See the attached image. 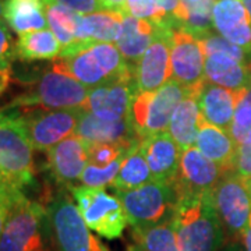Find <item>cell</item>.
I'll return each instance as SVG.
<instances>
[{"instance_id":"cell-32","label":"cell","mask_w":251,"mask_h":251,"mask_svg":"<svg viewBox=\"0 0 251 251\" xmlns=\"http://www.w3.org/2000/svg\"><path fill=\"white\" fill-rule=\"evenodd\" d=\"M123 158L125 156L119 158V159L113 161L112 163H109L108 166H103V168L88 163L87 168L82 172V175H81L80 181L82 183V186L91 188H105L108 186H113V183L117 177V173L120 171Z\"/></svg>"},{"instance_id":"cell-15","label":"cell","mask_w":251,"mask_h":251,"mask_svg":"<svg viewBox=\"0 0 251 251\" xmlns=\"http://www.w3.org/2000/svg\"><path fill=\"white\" fill-rule=\"evenodd\" d=\"M74 135L90 144H115L125 148H131L140 144V138L135 133L131 119L108 120L102 119L91 112H84Z\"/></svg>"},{"instance_id":"cell-31","label":"cell","mask_w":251,"mask_h":251,"mask_svg":"<svg viewBox=\"0 0 251 251\" xmlns=\"http://www.w3.org/2000/svg\"><path fill=\"white\" fill-rule=\"evenodd\" d=\"M229 135L236 145L251 144V97L249 90L242 91L237 106L234 110L233 120L229 128Z\"/></svg>"},{"instance_id":"cell-14","label":"cell","mask_w":251,"mask_h":251,"mask_svg":"<svg viewBox=\"0 0 251 251\" xmlns=\"http://www.w3.org/2000/svg\"><path fill=\"white\" fill-rule=\"evenodd\" d=\"M137 95L133 78L108 82L91 88L85 110L108 120L130 117L131 103Z\"/></svg>"},{"instance_id":"cell-28","label":"cell","mask_w":251,"mask_h":251,"mask_svg":"<svg viewBox=\"0 0 251 251\" xmlns=\"http://www.w3.org/2000/svg\"><path fill=\"white\" fill-rule=\"evenodd\" d=\"M214 6L215 0H201L196 3L183 1L177 14V28L186 29L198 39L214 32Z\"/></svg>"},{"instance_id":"cell-21","label":"cell","mask_w":251,"mask_h":251,"mask_svg":"<svg viewBox=\"0 0 251 251\" xmlns=\"http://www.w3.org/2000/svg\"><path fill=\"white\" fill-rule=\"evenodd\" d=\"M205 81L222 88L242 92L251 85V64L239 62L224 53L205 56Z\"/></svg>"},{"instance_id":"cell-18","label":"cell","mask_w":251,"mask_h":251,"mask_svg":"<svg viewBox=\"0 0 251 251\" xmlns=\"http://www.w3.org/2000/svg\"><path fill=\"white\" fill-rule=\"evenodd\" d=\"M140 150L150 166L153 180L172 181L176 179L181 150L168 131L143 138L140 141Z\"/></svg>"},{"instance_id":"cell-34","label":"cell","mask_w":251,"mask_h":251,"mask_svg":"<svg viewBox=\"0 0 251 251\" xmlns=\"http://www.w3.org/2000/svg\"><path fill=\"white\" fill-rule=\"evenodd\" d=\"M85 143V141H84ZM87 147V155H88V163L95 166H108L109 163L116 161L119 158L125 156L127 150L125 147L115 145V144H90L85 143Z\"/></svg>"},{"instance_id":"cell-9","label":"cell","mask_w":251,"mask_h":251,"mask_svg":"<svg viewBox=\"0 0 251 251\" xmlns=\"http://www.w3.org/2000/svg\"><path fill=\"white\" fill-rule=\"evenodd\" d=\"M222 225L232 237H242L251 222V190L247 180L234 172H225L212 191Z\"/></svg>"},{"instance_id":"cell-39","label":"cell","mask_w":251,"mask_h":251,"mask_svg":"<svg viewBox=\"0 0 251 251\" xmlns=\"http://www.w3.org/2000/svg\"><path fill=\"white\" fill-rule=\"evenodd\" d=\"M63 4L78 14H92L99 11H106L102 0H50Z\"/></svg>"},{"instance_id":"cell-17","label":"cell","mask_w":251,"mask_h":251,"mask_svg":"<svg viewBox=\"0 0 251 251\" xmlns=\"http://www.w3.org/2000/svg\"><path fill=\"white\" fill-rule=\"evenodd\" d=\"M48 165L53 177L63 186H70L88 165L85 143L77 135H70L48 150Z\"/></svg>"},{"instance_id":"cell-47","label":"cell","mask_w":251,"mask_h":251,"mask_svg":"<svg viewBox=\"0 0 251 251\" xmlns=\"http://www.w3.org/2000/svg\"><path fill=\"white\" fill-rule=\"evenodd\" d=\"M183 1H187V3H196V1H201V0H183Z\"/></svg>"},{"instance_id":"cell-10","label":"cell","mask_w":251,"mask_h":251,"mask_svg":"<svg viewBox=\"0 0 251 251\" xmlns=\"http://www.w3.org/2000/svg\"><path fill=\"white\" fill-rule=\"evenodd\" d=\"M85 109H32L23 117L27 134L39 151H48L75 131Z\"/></svg>"},{"instance_id":"cell-52","label":"cell","mask_w":251,"mask_h":251,"mask_svg":"<svg viewBox=\"0 0 251 251\" xmlns=\"http://www.w3.org/2000/svg\"><path fill=\"white\" fill-rule=\"evenodd\" d=\"M250 225H251V222H250Z\"/></svg>"},{"instance_id":"cell-7","label":"cell","mask_w":251,"mask_h":251,"mask_svg":"<svg viewBox=\"0 0 251 251\" xmlns=\"http://www.w3.org/2000/svg\"><path fill=\"white\" fill-rule=\"evenodd\" d=\"M59 251H109V249L91 233L77 205L72 198L60 193L48 209Z\"/></svg>"},{"instance_id":"cell-38","label":"cell","mask_w":251,"mask_h":251,"mask_svg":"<svg viewBox=\"0 0 251 251\" xmlns=\"http://www.w3.org/2000/svg\"><path fill=\"white\" fill-rule=\"evenodd\" d=\"M232 172L239 175L244 180L251 179V144L236 147Z\"/></svg>"},{"instance_id":"cell-5","label":"cell","mask_w":251,"mask_h":251,"mask_svg":"<svg viewBox=\"0 0 251 251\" xmlns=\"http://www.w3.org/2000/svg\"><path fill=\"white\" fill-rule=\"evenodd\" d=\"M0 169L20 188L34 181V145L21 116L4 115L0 122Z\"/></svg>"},{"instance_id":"cell-48","label":"cell","mask_w":251,"mask_h":251,"mask_svg":"<svg viewBox=\"0 0 251 251\" xmlns=\"http://www.w3.org/2000/svg\"><path fill=\"white\" fill-rule=\"evenodd\" d=\"M3 179H4V176H3V172H1V169H0V181H1Z\"/></svg>"},{"instance_id":"cell-49","label":"cell","mask_w":251,"mask_h":251,"mask_svg":"<svg viewBox=\"0 0 251 251\" xmlns=\"http://www.w3.org/2000/svg\"><path fill=\"white\" fill-rule=\"evenodd\" d=\"M247 183H249V187H250V190H251V179L247 180Z\"/></svg>"},{"instance_id":"cell-11","label":"cell","mask_w":251,"mask_h":251,"mask_svg":"<svg viewBox=\"0 0 251 251\" xmlns=\"http://www.w3.org/2000/svg\"><path fill=\"white\" fill-rule=\"evenodd\" d=\"M172 78L187 90L205 81V53L200 39L186 29H173L171 41Z\"/></svg>"},{"instance_id":"cell-12","label":"cell","mask_w":251,"mask_h":251,"mask_svg":"<svg viewBox=\"0 0 251 251\" xmlns=\"http://www.w3.org/2000/svg\"><path fill=\"white\" fill-rule=\"evenodd\" d=\"M172 31L161 28L152 44L131 69L137 94L159 90L172 78Z\"/></svg>"},{"instance_id":"cell-36","label":"cell","mask_w":251,"mask_h":251,"mask_svg":"<svg viewBox=\"0 0 251 251\" xmlns=\"http://www.w3.org/2000/svg\"><path fill=\"white\" fill-rule=\"evenodd\" d=\"M20 196H23V191L18 186L13 184L7 179L0 181V237L4 230L10 211Z\"/></svg>"},{"instance_id":"cell-46","label":"cell","mask_w":251,"mask_h":251,"mask_svg":"<svg viewBox=\"0 0 251 251\" xmlns=\"http://www.w3.org/2000/svg\"><path fill=\"white\" fill-rule=\"evenodd\" d=\"M225 251H239V247H237V244H236V246H232V247H229V249H227V250H225Z\"/></svg>"},{"instance_id":"cell-23","label":"cell","mask_w":251,"mask_h":251,"mask_svg":"<svg viewBox=\"0 0 251 251\" xmlns=\"http://www.w3.org/2000/svg\"><path fill=\"white\" fill-rule=\"evenodd\" d=\"M196 147L205 158L216 163L225 172L232 171L237 145L227 131L216 126L208 125L201 119Z\"/></svg>"},{"instance_id":"cell-51","label":"cell","mask_w":251,"mask_h":251,"mask_svg":"<svg viewBox=\"0 0 251 251\" xmlns=\"http://www.w3.org/2000/svg\"><path fill=\"white\" fill-rule=\"evenodd\" d=\"M249 94H250V97H251V85H250V88H249Z\"/></svg>"},{"instance_id":"cell-4","label":"cell","mask_w":251,"mask_h":251,"mask_svg":"<svg viewBox=\"0 0 251 251\" xmlns=\"http://www.w3.org/2000/svg\"><path fill=\"white\" fill-rule=\"evenodd\" d=\"M188 91L179 82L169 80L159 90L137 94L131 103L130 119L138 138L166 133L175 109Z\"/></svg>"},{"instance_id":"cell-43","label":"cell","mask_w":251,"mask_h":251,"mask_svg":"<svg viewBox=\"0 0 251 251\" xmlns=\"http://www.w3.org/2000/svg\"><path fill=\"white\" fill-rule=\"evenodd\" d=\"M242 3L244 4V7L249 11V14H250L251 17V0H242Z\"/></svg>"},{"instance_id":"cell-29","label":"cell","mask_w":251,"mask_h":251,"mask_svg":"<svg viewBox=\"0 0 251 251\" xmlns=\"http://www.w3.org/2000/svg\"><path fill=\"white\" fill-rule=\"evenodd\" d=\"M44 1H45V14L49 29L62 44V49L72 46L75 42V34H77L81 14L56 1H50V0H44Z\"/></svg>"},{"instance_id":"cell-24","label":"cell","mask_w":251,"mask_h":251,"mask_svg":"<svg viewBox=\"0 0 251 251\" xmlns=\"http://www.w3.org/2000/svg\"><path fill=\"white\" fill-rule=\"evenodd\" d=\"M4 20L16 34L48 28L44 0H4Z\"/></svg>"},{"instance_id":"cell-8","label":"cell","mask_w":251,"mask_h":251,"mask_svg":"<svg viewBox=\"0 0 251 251\" xmlns=\"http://www.w3.org/2000/svg\"><path fill=\"white\" fill-rule=\"evenodd\" d=\"M44 206L20 196L10 211L0 237V251H44Z\"/></svg>"},{"instance_id":"cell-33","label":"cell","mask_w":251,"mask_h":251,"mask_svg":"<svg viewBox=\"0 0 251 251\" xmlns=\"http://www.w3.org/2000/svg\"><path fill=\"white\" fill-rule=\"evenodd\" d=\"M202 50L205 56L212 53H224L233 57L239 62L251 64V53H247L246 50H243L242 48L233 45L232 42H229L227 39H225L224 36L219 35L218 32H211L208 35L202 36L200 39Z\"/></svg>"},{"instance_id":"cell-26","label":"cell","mask_w":251,"mask_h":251,"mask_svg":"<svg viewBox=\"0 0 251 251\" xmlns=\"http://www.w3.org/2000/svg\"><path fill=\"white\" fill-rule=\"evenodd\" d=\"M67 73L88 88L113 82L109 73L90 48L81 49L75 53L60 59Z\"/></svg>"},{"instance_id":"cell-25","label":"cell","mask_w":251,"mask_h":251,"mask_svg":"<svg viewBox=\"0 0 251 251\" xmlns=\"http://www.w3.org/2000/svg\"><path fill=\"white\" fill-rule=\"evenodd\" d=\"M60 53L62 44L49 28L21 34L16 42V57L24 62L53 60Z\"/></svg>"},{"instance_id":"cell-40","label":"cell","mask_w":251,"mask_h":251,"mask_svg":"<svg viewBox=\"0 0 251 251\" xmlns=\"http://www.w3.org/2000/svg\"><path fill=\"white\" fill-rule=\"evenodd\" d=\"M106 11H115L120 14H127V3L126 0H102Z\"/></svg>"},{"instance_id":"cell-45","label":"cell","mask_w":251,"mask_h":251,"mask_svg":"<svg viewBox=\"0 0 251 251\" xmlns=\"http://www.w3.org/2000/svg\"><path fill=\"white\" fill-rule=\"evenodd\" d=\"M127 251H143L137 244H134V246H130L128 249H127Z\"/></svg>"},{"instance_id":"cell-2","label":"cell","mask_w":251,"mask_h":251,"mask_svg":"<svg viewBox=\"0 0 251 251\" xmlns=\"http://www.w3.org/2000/svg\"><path fill=\"white\" fill-rule=\"evenodd\" d=\"M90 88L72 77L64 69L62 60L36 78L25 92L18 95L7 108L20 109H73L85 108Z\"/></svg>"},{"instance_id":"cell-50","label":"cell","mask_w":251,"mask_h":251,"mask_svg":"<svg viewBox=\"0 0 251 251\" xmlns=\"http://www.w3.org/2000/svg\"><path fill=\"white\" fill-rule=\"evenodd\" d=\"M3 117H4V115H3V113H0V122H1V119H3Z\"/></svg>"},{"instance_id":"cell-41","label":"cell","mask_w":251,"mask_h":251,"mask_svg":"<svg viewBox=\"0 0 251 251\" xmlns=\"http://www.w3.org/2000/svg\"><path fill=\"white\" fill-rule=\"evenodd\" d=\"M11 80V70H0V94L9 87Z\"/></svg>"},{"instance_id":"cell-22","label":"cell","mask_w":251,"mask_h":251,"mask_svg":"<svg viewBox=\"0 0 251 251\" xmlns=\"http://www.w3.org/2000/svg\"><path fill=\"white\" fill-rule=\"evenodd\" d=\"M198 88L200 87L188 91L184 99L175 109L168 127V133L179 145L181 152L194 147L197 141L198 127L201 122L198 106Z\"/></svg>"},{"instance_id":"cell-13","label":"cell","mask_w":251,"mask_h":251,"mask_svg":"<svg viewBox=\"0 0 251 251\" xmlns=\"http://www.w3.org/2000/svg\"><path fill=\"white\" fill-rule=\"evenodd\" d=\"M224 173V169L205 158L197 147H191L181 152L175 181L180 194L212 193Z\"/></svg>"},{"instance_id":"cell-35","label":"cell","mask_w":251,"mask_h":251,"mask_svg":"<svg viewBox=\"0 0 251 251\" xmlns=\"http://www.w3.org/2000/svg\"><path fill=\"white\" fill-rule=\"evenodd\" d=\"M126 3H127V14L151 21L159 28L169 29L166 28L165 16L162 14L161 10L158 9L155 0H126Z\"/></svg>"},{"instance_id":"cell-19","label":"cell","mask_w":251,"mask_h":251,"mask_svg":"<svg viewBox=\"0 0 251 251\" xmlns=\"http://www.w3.org/2000/svg\"><path fill=\"white\" fill-rule=\"evenodd\" d=\"M240 94L242 92H234L204 81L198 88V106L201 119L208 125L229 131Z\"/></svg>"},{"instance_id":"cell-6","label":"cell","mask_w":251,"mask_h":251,"mask_svg":"<svg viewBox=\"0 0 251 251\" xmlns=\"http://www.w3.org/2000/svg\"><path fill=\"white\" fill-rule=\"evenodd\" d=\"M73 198L81 216L91 230L113 240L119 239L128 225L120 200L105 191V188L85 186L72 187Z\"/></svg>"},{"instance_id":"cell-27","label":"cell","mask_w":251,"mask_h":251,"mask_svg":"<svg viewBox=\"0 0 251 251\" xmlns=\"http://www.w3.org/2000/svg\"><path fill=\"white\" fill-rule=\"evenodd\" d=\"M152 180L150 166L140 150V144H137L126 152L120 171L117 173V177L112 187L115 188V191L133 190L141 187Z\"/></svg>"},{"instance_id":"cell-44","label":"cell","mask_w":251,"mask_h":251,"mask_svg":"<svg viewBox=\"0 0 251 251\" xmlns=\"http://www.w3.org/2000/svg\"><path fill=\"white\" fill-rule=\"evenodd\" d=\"M4 17V0H0V20Z\"/></svg>"},{"instance_id":"cell-30","label":"cell","mask_w":251,"mask_h":251,"mask_svg":"<svg viewBox=\"0 0 251 251\" xmlns=\"http://www.w3.org/2000/svg\"><path fill=\"white\" fill-rule=\"evenodd\" d=\"M137 246L143 251H180L173 221L145 229L133 230Z\"/></svg>"},{"instance_id":"cell-42","label":"cell","mask_w":251,"mask_h":251,"mask_svg":"<svg viewBox=\"0 0 251 251\" xmlns=\"http://www.w3.org/2000/svg\"><path fill=\"white\" fill-rule=\"evenodd\" d=\"M242 239L243 243H244V247H246V251H251V225L244 230Z\"/></svg>"},{"instance_id":"cell-20","label":"cell","mask_w":251,"mask_h":251,"mask_svg":"<svg viewBox=\"0 0 251 251\" xmlns=\"http://www.w3.org/2000/svg\"><path fill=\"white\" fill-rule=\"evenodd\" d=\"M159 29L161 28L151 21L133 17L130 14L123 16L122 31L115 45L120 50L126 62L128 63L130 69L134 67L144 52L150 48L153 39L159 34Z\"/></svg>"},{"instance_id":"cell-3","label":"cell","mask_w":251,"mask_h":251,"mask_svg":"<svg viewBox=\"0 0 251 251\" xmlns=\"http://www.w3.org/2000/svg\"><path fill=\"white\" fill-rule=\"evenodd\" d=\"M115 193L125 208L127 222L133 230L172 222L180 198L175 180H152L141 187Z\"/></svg>"},{"instance_id":"cell-16","label":"cell","mask_w":251,"mask_h":251,"mask_svg":"<svg viewBox=\"0 0 251 251\" xmlns=\"http://www.w3.org/2000/svg\"><path fill=\"white\" fill-rule=\"evenodd\" d=\"M212 18L215 32L251 53V17L242 0H215Z\"/></svg>"},{"instance_id":"cell-1","label":"cell","mask_w":251,"mask_h":251,"mask_svg":"<svg viewBox=\"0 0 251 251\" xmlns=\"http://www.w3.org/2000/svg\"><path fill=\"white\" fill-rule=\"evenodd\" d=\"M173 229L180 251H218L224 244V225L212 193L180 194Z\"/></svg>"},{"instance_id":"cell-37","label":"cell","mask_w":251,"mask_h":251,"mask_svg":"<svg viewBox=\"0 0 251 251\" xmlns=\"http://www.w3.org/2000/svg\"><path fill=\"white\" fill-rule=\"evenodd\" d=\"M16 57V42L9 25L0 20V70H11V60Z\"/></svg>"}]
</instances>
